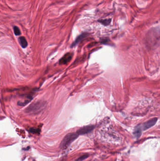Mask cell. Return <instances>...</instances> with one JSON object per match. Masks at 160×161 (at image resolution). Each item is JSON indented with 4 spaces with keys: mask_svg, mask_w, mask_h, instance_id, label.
Segmentation results:
<instances>
[{
    "mask_svg": "<svg viewBox=\"0 0 160 161\" xmlns=\"http://www.w3.org/2000/svg\"><path fill=\"white\" fill-rule=\"evenodd\" d=\"M79 136L77 133H69L67 134L61 143V147L65 148L74 141Z\"/></svg>",
    "mask_w": 160,
    "mask_h": 161,
    "instance_id": "7a4b0ae2",
    "label": "cell"
},
{
    "mask_svg": "<svg viewBox=\"0 0 160 161\" xmlns=\"http://www.w3.org/2000/svg\"><path fill=\"white\" fill-rule=\"evenodd\" d=\"M19 44L23 48H25L28 46V43L26 39L24 36H21L19 38Z\"/></svg>",
    "mask_w": 160,
    "mask_h": 161,
    "instance_id": "52a82bcc",
    "label": "cell"
},
{
    "mask_svg": "<svg viewBox=\"0 0 160 161\" xmlns=\"http://www.w3.org/2000/svg\"><path fill=\"white\" fill-rule=\"evenodd\" d=\"M88 157V155H83V156H82L81 157H80L78 159V160H77V161H83V160H85V159L86 158H87Z\"/></svg>",
    "mask_w": 160,
    "mask_h": 161,
    "instance_id": "4fadbf2b",
    "label": "cell"
},
{
    "mask_svg": "<svg viewBox=\"0 0 160 161\" xmlns=\"http://www.w3.org/2000/svg\"><path fill=\"white\" fill-rule=\"evenodd\" d=\"M111 21V19H100L99 20L98 22L101 23L102 25L105 26L109 25Z\"/></svg>",
    "mask_w": 160,
    "mask_h": 161,
    "instance_id": "9c48e42d",
    "label": "cell"
},
{
    "mask_svg": "<svg viewBox=\"0 0 160 161\" xmlns=\"http://www.w3.org/2000/svg\"><path fill=\"white\" fill-rule=\"evenodd\" d=\"M94 129V126L93 125H89L87 126L83 127L79 129L77 131V133L79 135H85L86 134H88L89 133L92 132Z\"/></svg>",
    "mask_w": 160,
    "mask_h": 161,
    "instance_id": "277c9868",
    "label": "cell"
},
{
    "mask_svg": "<svg viewBox=\"0 0 160 161\" xmlns=\"http://www.w3.org/2000/svg\"><path fill=\"white\" fill-rule=\"evenodd\" d=\"M13 30H14V34H15V35H16V36H19V35H20L21 34V31H20V29H19V28L17 26H14V27H13Z\"/></svg>",
    "mask_w": 160,
    "mask_h": 161,
    "instance_id": "30bf717a",
    "label": "cell"
},
{
    "mask_svg": "<svg viewBox=\"0 0 160 161\" xmlns=\"http://www.w3.org/2000/svg\"><path fill=\"white\" fill-rule=\"evenodd\" d=\"M73 57V54L72 53H68L65 54L61 59L59 60V64L65 65L70 61Z\"/></svg>",
    "mask_w": 160,
    "mask_h": 161,
    "instance_id": "5b68a950",
    "label": "cell"
},
{
    "mask_svg": "<svg viewBox=\"0 0 160 161\" xmlns=\"http://www.w3.org/2000/svg\"><path fill=\"white\" fill-rule=\"evenodd\" d=\"M157 120H158L157 118H154L150 120H148L143 124L138 125L140 127L142 131H143V130L148 129L150 128L151 127L154 126L155 124V123H156Z\"/></svg>",
    "mask_w": 160,
    "mask_h": 161,
    "instance_id": "3957f363",
    "label": "cell"
},
{
    "mask_svg": "<svg viewBox=\"0 0 160 161\" xmlns=\"http://www.w3.org/2000/svg\"><path fill=\"white\" fill-rule=\"evenodd\" d=\"M142 130H141L140 127L139 126V125H138L136 127L134 130V132H133V134L134 135V136L137 138H139L141 135L142 134Z\"/></svg>",
    "mask_w": 160,
    "mask_h": 161,
    "instance_id": "ba28073f",
    "label": "cell"
},
{
    "mask_svg": "<svg viewBox=\"0 0 160 161\" xmlns=\"http://www.w3.org/2000/svg\"><path fill=\"white\" fill-rule=\"evenodd\" d=\"M30 132L33 133H40V130L38 129H35V128H31L29 130Z\"/></svg>",
    "mask_w": 160,
    "mask_h": 161,
    "instance_id": "7c38bea8",
    "label": "cell"
},
{
    "mask_svg": "<svg viewBox=\"0 0 160 161\" xmlns=\"http://www.w3.org/2000/svg\"><path fill=\"white\" fill-rule=\"evenodd\" d=\"M45 102L39 101L31 104L25 109V112L29 114H38L41 112L46 107Z\"/></svg>",
    "mask_w": 160,
    "mask_h": 161,
    "instance_id": "6da1fadb",
    "label": "cell"
},
{
    "mask_svg": "<svg viewBox=\"0 0 160 161\" xmlns=\"http://www.w3.org/2000/svg\"><path fill=\"white\" fill-rule=\"evenodd\" d=\"M31 99L32 98H30V99H26L24 102H19L17 103V105H19L20 106H25L27 104H28L30 101H31Z\"/></svg>",
    "mask_w": 160,
    "mask_h": 161,
    "instance_id": "8fae6325",
    "label": "cell"
},
{
    "mask_svg": "<svg viewBox=\"0 0 160 161\" xmlns=\"http://www.w3.org/2000/svg\"><path fill=\"white\" fill-rule=\"evenodd\" d=\"M88 34L87 33H83L81 35H79V36L76 38L75 41L73 42L72 45H71V47L73 48L75 47L76 45L79 44V42L82 41L83 39L86 37L88 36Z\"/></svg>",
    "mask_w": 160,
    "mask_h": 161,
    "instance_id": "8992f818",
    "label": "cell"
},
{
    "mask_svg": "<svg viewBox=\"0 0 160 161\" xmlns=\"http://www.w3.org/2000/svg\"><path fill=\"white\" fill-rule=\"evenodd\" d=\"M109 41V40L107 39H103L101 40V42L104 44H105L106 42H108Z\"/></svg>",
    "mask_w": 160,
    "mask_h": 161,
    "instance_id": "5bb4252c",
    "label": "cell"
}]
</instances>
